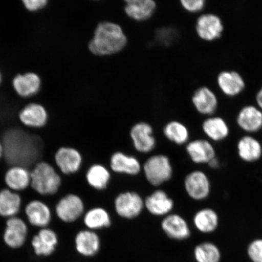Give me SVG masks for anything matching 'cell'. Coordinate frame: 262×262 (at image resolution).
Here are the masks:
<instances>
[{"mask_svg": "<svg viewBox=\"0 0 262 262\" xmlns=\"http://www.w3.org/2000/svg\"><path fill=\"white\" fill-rule=\"evenodd\" d=\"M114 205L117 214L121 217L132 219L140 214L145 204L137 193L126 192L117 196Z\"/></svg>", "mask_w": 262, "mask_h": 262, "instance_id": "cell-10", "label": "cell"}, {"mask_svg": "<svg viewBox=\"0 0 262 262\" xmlns=\"http://www.w3.org/2000/svg\"><path fill=\"white\" fill-rule=\"evenodd\" d=\"M127 42L128 38L122 26L103 19L95 28L93 36L88 42V48L94 56L111 57L122 52Z\"/></svg>", "mask_w": 262, "mask_h": 262, "instance_id": "cell-1", "label": "cell"}, {"mask_svg": "<svg viewBox=\"0 0 262 262\" xmlns=\"http://www.w3.org/2000/svg\"><path fill=\"white\" fill-rule=\"evenodd\" d=\"M208 166L209 167V168H211V169L217 170L220 168V167L221 166L220 160L217 158V157H215V159L211 160L210 163L208 164Z\"/></svg>", "mask_w": 262, "mask_h": 262, "instance_id": "cell-36", "label": "cell"}, {"mask_svg": "<svg viewBox=\"0 0 262 262\" xmlns=\"http://www.w3.org/2000/svg\"><path fill=\"white\" fill-rule=\"evenodd\" d=\"M201 127L206 139L213 143L224 142L230 136V127L224 118L221 116L206 117L203 121Z\"/></svg>", "mask_w": 262, "mask_h": 262, "instance_id": "cell-15", "label": "cell"}, {"mask_svg": "<svg viewBox=\"0 0 262 262\" xmlns=\"http://www.w3.org/2000/svg\"><path fill=\"white\" fill-rule=\"evenodd\" d=\"M24 3L29 11H35L45 7L48 2L47 0H25Z\"/></svg>", "mask_w": 262, "mask_h": 262, "instance_id": "cell-35", "label": "cell"}, {"mask_svg": "<svg viewBox=\"0 0 262 262\" xmlns=\"http://www.w3.org/2000/svg\"><path fill=\"white\" fill-rule=\"evenodd\" d=\"M180 7L190 14L201 12L205 8V0H180Z\"/></svg>", "mask_w": 262, "mask_h": 262, "instance_id": "cell-34", "label": "cell"}, {"mask_svg": "<svg viewBox=\"0 0 262 262\" xmlns=\"http://www.w3.org/2000/svg\"><path fill=\"white\" fill-rule=\"evenodd\" d=\"M184 186L189 198L195 201H204L211 194V179L207 173L202 170H194L189 172L185 179Z\"/></svg>", "mask_w": 262, "mask_h": 262, "instance_id": "cell-5", "label": "cell"}, {"mask_svg": "<svg viewBox=\"0 0 262 262\" xmlns=\"http://www.w3.org/2000/svg\"><path fill=\"white\" fill-rule=\"evenodd\" d=\"M1 79H2L1 74H0V82H1Z\"/></svg>", "mask_w": 262, "mask_h": 262, "instance_id": "cell-39", "label": "cell"}, {"mask_svg": "<svg viewBox=\"0 0 262 262\" xmlns=\"http://www.w3.org/2000/svg\"><path fill=\"white\" fill-rule=\"evenodd\" d=\"M225 30L221 16L214 13H204L196 19L195 31L201 40L212 42L222 37Z\"/></svg>", "mask_w": 262, "mask_h": 262, "instance_id": "cell-3", "label": "cell"}, {"mask_svg": "<svg viewBox=\"0 0 262 262\" xmlns=\"http://www.w3.org/2000/svg\"><path fill=\"white\" fill-rule=\"evenodd\" d=\"M28 221L36 227L45 228L50 224L51 212L49 206L40 201H33L26 206Z\"/></svg>", "mask_w": 262, "mask_h": 262, "instance_id": "cell-21", "label": "cell"}, {"mask_svg": "<svg viewBox=\"0 0 262 262\" xmlns=\"http://www.w3.org/2000/svg\"><path fill=\"white\" fill-rule=\"evenodd\" d=\"M4 147H3V145L1 140H0V158L2 157L3 155V152H4Z\"/></svg>", "mask_w": 262, "mask_h": 262, "instance_id": "cell-38", "label": "cell"}, {"mask_svg": "<svg viewBox=\"0 0 262 262\" xmlns=\"http://www.w3.org/2000/svg\"><path fill=\"white\" fill-rule=\"evenodd\" d=\"M146 178L150 184L159 186L171 179L172 168L168 157L156 155L147 159L143 166Z\"/></svg>", "mask_w": 262, "mask_h": 262, "instance_id": "cell-4", "label": "cell"}, {"mask_svg": "<svg viewBox=\"0 0 262 262\" xmlns=\"http://www.w3.org/2000/svg\"><path fill=\"white\" fill-rule=\"evenodd\" d=\"M186 150L190 159L196 165H208L217 157L214 143L207 139H196L189 142Z\"/></svg>", "mask_w": 262, "mask_h": 262, "instance_id": "cell-9", "label": "cell"}, {"mask_svg": "<svg viewBox=\"0 0 262 262\" xmlns=\"http://www.w3.org/2000/svg\"><path fill=\"white\" fill-rule=\"evenodd\" d=\"M13 85L19 96L28 97L34 96L40 90L41 81L37 75L28 73L15 77Z\"/></svg>", "mask_w": 262, "mask_h": 262, "instance_id": "cell-26", "label": "cell"}, {"mask_svg": "<svg viewBox=\"0 0 262 262\" xmlns=\"http://www.w3.org/2000/svg\"><path fill=\"white\" fill-rule=\"evenodd\" d=\"M55 161L62 173L70 175L80 169L82 157L79 151L73 147H62L55 153Z\"/></svg>", "mask_w": 262, "mask_h": 262, "instance_id": "cell-19", "label": "cell"}, {"mask_svg": "<svg viewBox=\"0 0 262 262\" xmlns=\"http://www.w3.org/2000/svg\"><path fill=\"white\" fill-rule=\"evenodd\" d=\"M192 221L196 230L204 234L214 233L221 224L219 213L211 207L200 209L195 213Z\"/></svg>", "mask_w": 262, "mask_h": 262, "instance_id": "cell-18", "label": "cell"}, {"mask_svg": "<svg viewBox=\"0 0 262 262\" xmlns=\"http://www.w3.org/2000/svg\"><path fill=\"white\" fill-rule=\"evenodd\" d=\"M84 223L91 230L109 227L111 221L109 213L102 208L90 209L84 217Z\"/></svg>", "mask_w": 262, "mask_h": 262, "instance_id": "cell-31", "label": "cell"}, {"mask_svg": "<svg viewBox=\"0 0 262 262\" xmlns=\"http://www.w3.org/2000/svg\"><path fill=\"white\" fill-rule=\"evenodd\" d=\"M247 254L251 262H262V237L254 238L249 242Z\"/></svg>", "mask_w": 262, "mask_h": 262, "instance_id": "cell-33", "label": "cell"}, {"mask_svg": "<svg viewBox=\"0 0 262 262\" xmlns=\"http://www.w3.org/2000/svg\"><path fill=\"white\" fill-rule=\"evenodd\" d=\"M55 211L61 221L67 223L73 222L83 214L84 204L80 196L68 194L58 202Z\"/></svg>", "mask_w": 262, "mask_h": 262, "instance_id": "cell-14", "label": "cell"}, {"mask_svg": "<svg viewBox=\"0 0 262 262\" xmlns=\"http://www.w3.org/2000/svg\"><path fill=\"white\" fill-rule=\"evenodd\" d=\"M19 119L25 125L33 127L44 126L48 121V114L40 104H31L19 114Z\"/></svg>", "mask_w": 262, "mask_h": 262, "instance_id": "cell-27", "label": "cell"}, {"mask_svg": "<svg viewBox=\"0 0 262 262\" xmlns=\"http://www.w3.org/2000/svg\"><path fill=\"white\" fill-rule=\"evenodd\" d=\"M111 178L109 171L101 165L91 166L86 173V180L92 187L103 190L107 187Z\"/></svg>", "mask_w": 262, "mask_h": 262, "instance_id": "cell-32", "label": "cell"}, {"mask_svg": "<svg viewBox=\"0 0 262 262\" xmlns=\"http://www.w3.org/2000/svg\"><path fill=\"white\" fill-rule=\"evenodd\" d=\"M31 178L32 188L42 195L55 194L61 186L60 176L47 162L38 163L31 172Z\"/></svg>", "mask_w": 262, "mask_h": 262, "instance_id": "cell-2", "label": "cell"}, {"mask_svg": "<svg viewBox=\"0 0 262 262\" xmlns=\"http://www.w3.org/2000/svg\"><path fill=\"white\" fill-rule=\"evenodd\" d=\"M110 165L113 171L129 175L138 174L141 169L138 160L121 152L114 153L111 157Z\"/></svg>", "mask_w": 262, "mask_h": 262, "instance_id": "cell-25", "label": "cell"}, {"mask_svg": "<svg viewBox=\"0 0 262 262\" xmlns=\"http://www.w3.org/2000/svg\"><path fill=\"white\" fill-rule=\"evenodd\" d=\"M151 125L145 122H139L134 124L130 130V136L133 145L138 151L147 153L154 149L156 140L153 134Z\"/></svg>", "mask_w": 262, "mask_h": 262, "instance_id": "cell-11", "label": "cell"}, {"mask_svg": "<svg viewBox=\"0 0 262 262\" xmlns=\"http://www.w3.org/2000/svg\"><path fill=\"white\" fill-rule=\"evenodd\" d=\"M255 102H256V106L262 111V86L255 94Z\"/></svg>", "mask_w": 262, "mask_h": 262, "instance_id": "cell-37", "label": "cell"}, {"mask_svg": "<svg viewBox=\"0 0 262 262\" xmlns=\"http://www.w3.org/2000/svg\"><path fill=\"white\" fill-rule=\"evenodd\" d=\"M75 245L78 254L85 257H92L99 252L101 242L96 232L83 230L78 232L75 238Z\"/></svg>", "mask_w": 262, "mask_h": 262, "instance_id": "cell-20", "label": "cell"}, {"mask_svg": "<svg viewBox=\"0 0 262 262\" xmlns=\"http://www.w3.org/2000/svg\"><path fill=\"white\" fill-rule=\"evenodd\" d=\"M237 126L246 134H253L262 130V111L254 104H247L239 110L236 119Z\"/></svg>", "mask_w": 262, "mask_h": 262, "instance_id": "cell-7", "label": "cell"}, {"mask_svg": "<svg viewBox=\"0 0 262 262\" xmlns=\"http://www.w3.org/2000/svg\"><path fill=\"white\" fill-rule=\"evenodd\" d=\"M162 228L167 236L173 240L185 241L191 237V231L188 222L179 214L166 216L162 222Z\"/></svg>", "mask_w": 262, "mask_h": 262, "instance_id": "cell-16", "label": "cell"}, {"mask_svg": "<svg viewBox=\"0 0 262 262\" xmlns=\"http://www.w3.org/2000/svg\"><path fill=\"white\" fill-rule=\"evenodd\" d=\"M5 180L6 185L13 191H21L31 185V172L25 167L15 165L6 172Z\"/></svg>", "mask_w": 262, "mask_h": 262, "instance_id": "cell-23", "label": "cell"}, {"mask_svg": "<svg viewBox=\"0 0 262 262\" xmlns=\"http://www.w3.org/2000/svg\"><path fill=\"white\" fill-rule=\"evenodd\" d=\"M57 244V234L52 229L47 228H42L32 241V245L35 254L45 256L53 253Z\"/></svg>", "mask_w": 262, "mask_h": 262, "instance_id": "cell-22", "label": "cell"}, {"mask_svg": "<svg viewBox=\"0 0 262 262\" xmlns=\"http://www.w3.org/2000/svg\"><path fill=\"white\" fill-rule=\"evenodd\" d=\"M195 262H221V248L212 241H204L196 245L193 250Z\"/></svg>", "mask_w": 262, "mask_h": 262, "instance_id": "cell-29", "label": "cell"}, {"mask_svg": "<svg viewBox=\"0 0 262 262\" xmlns=\"http://www.w3.org/2000/svg\"><path fill=\"white\" fill-rule=\"evenodd\" d=\"M157 3L154 0H124L123 10L127 18L134 22L148 21L155 14Z\"/></svg>", "mask_w": 262, "mask_h": 262, "instance_id": "cell-6", "label": "cell"}, {"mask_svg": "<svg viewBox=\"0 0 262 262\" xmlns=\"http://www.w3.org/2000/svg\"><path fill=\"white\" fill-rule=\"evenodd\" d=\"M28 234V227L24 220L17 217L9 218L3 239L6 245L12 248H18L25 244Z\"/></svg>", "mask_w": 262, "mask_h": 262, "instance_id": "cell-17", "label": "cell"}, {"mask_svg": "<svg viewBox=\"0 0 262 262\" xmlns=\"http://www.w3.org/2000/svg\"><path fill=\"white\" fill-rule=\"evenodd\" d=\"M236 150L238 158L246 163L259 162L262 158V143L253 135L245 134L237 142Z\"/></svg>", "mask_w": 262, "mask_h": 262, "instance_id": "cell-13", "label": "cell"}, {"mask_svg": "<svg viewBox=\"0 0 262 262\" xmlns=\"http://www.w3.org/2000/svg\"><path fill=\"white\" fill-rule=\"evenodd\" d=\"M163 133L167 139L178 145H184L189 140L188 127L179 120H172L167 123L163 127Z\"/></svg>", "mask_w": 262, "mask_h": 262, "instance_id": "cell-30", "label": "cell"}, {"mask_svg": "<svg viewBox=\"0 0 262 262\" xmlns=\"http://www.w3.org/2000/svg\"><path fill=\"white\" fill-rule=\"evenodd\" d=\"M191 103L199 114L206 117L214 116L219 107L217 95L210 88L199 87L193 93Z\"/></svg>", "mask_w": 262, "mask_h": 262, "instance_id": "cell-8", "label": "cell"}, {"mask_svg": "<svg viewBox=\"0 0 262 262\" xmlns=\"http://www.w3.org/2000/svg\"><path fill=\"white\" fill-rule=\"evenodd\" d=\"M217 84L222 93L228 97L239 96L246 88L244 77L233 70L221 71L217 77Z\"/></svg>", "mask_w": 262, "mask_h": 262, "instance_id": "cell-12", "label": "cell"}, {"mask_svg": "<svg viewBox=\"0 0 262 262\" xmlns=\"http://www.w3.org/2000/svg\"><path fill=\"white\" fill-rule=\"evenodd\" d=\"M145 205L147 211L155 215L168 214L173 207V202L165 191L157 190L145 200Z\"/></svg>", "mask_w": 262, "mask_h": 262, "instance_id": "cell-24", "label": "cell"}, {"mask_svg": "<svg viewBox=\"0 0 262 262\" xmlns=\"http://www.w3.org/2000/svg\"><path fill=\"white\" fill-rule=\"evenodd\" d=\"M21 205V199L17 193L9 189L0 191V216L9 219L15 217Z\"/></svg>", "mask_w": 262, "mask_h": 262, "instance_id": "cell-28", "label": "cell"}]
</instances>
